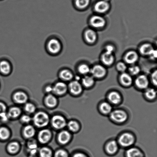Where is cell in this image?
Returning a JSON list of instances; mask_svg holds the SVG:
<instances>
[{
	"label": "cell",
	"instance_id": "1",
	"mask_svg": "<svg viewBox=\"0 0 157 157\" xmlns=\"http://www.w3.org/2000/svg\"><path fill=\"white\" fill-rule=\"evenodd\" d=\"M47 53L52 56L60 54L63 50V44L60 40L56 37H52L47 40L45 44Z\"/></svg>",
	"mask_w": 157,
	"mask_h": 157
},
{
	"label": "cell",
	"instance_id": "2",
	"mask_svg": "<svg viewBox=\"0 0 157 157\" xmlns=\"http://www.w3.org/2000/svg\"><path fill=\"white\" fill-rule=\"evenodd\" d=\"M49 117L47 114L44 112H39L34 115L33 118L35 125L39 127H45L49 122Z\"/></svg>",
	"mask_w": 157,
	"mask_h": 157
},
{
	"label": "cell",
	"instance_id": "3",
	"mask_svg": "<svg viewBox=\"0 0 157 157\" xmlns=\"http://www.w3.org/2000/svg\"><path fill=\"white\" fill-rule=\"evenodd\" d=\"M110 118L115 122L123 123L127 121L128 115L124 110H116L111 112Z\"/></svg>",
	"mask_w": 157,
	"mask_h": 157
},
{
	"label": "cell",
	"instance_id": "4",
	"mask_svg": "<svg viewBox=\"0 0 157 157\" xmlns=\"http://www.w3.org/2000/svg\"><path fill=\"white\" fill-rule=\"evenodd\" d=\"M135 138L133 135L128 133H123L118 139L120 145L124 147H130L133 144Z\"/></svg>",
	"mask_w": 157,
	"mask_h": 157
},
{
	"label": "cell",
	"instance_id": "5",
	"mask_svg": "<svg viewBox=\"0 0 157 157\" xmlns=\"http://www.w3.org/2000/svg\"><path fill=\"white\" fill-rule=\"evenodd\" d=\"M90 73L94 78H101L105 76L107 70L104 66L97 64L90 69Z\"/></svg>",
	"mask_w": 157,
	"mask_h": 157
},
{
	"label": "cell",
	"instance_id": "6",
	"mask_svg": "<svg viewBox=\"0 0 157 157\" xmlns=\"http://www.w3.org/2000/svg\"><path fill=\"white\" fill-rule=\"evenodd\" d=\"M89 22L92 27L96 29L102 28L105 26L106 21L103 17L98 15H94L90 18Z\"/></svg>",
	"mask_w": 157,
	"mask_h": 157
},
{
	"label": "cell",
	"instance_id": "7",
	"mask_svg": "<svg viewBox=\"0 0 157 157\" xmlns=\"http://www.w3.org/2000/svg\"><path fill=\"white\" fill-rule=\"evenodd\" d=\"M13 66L11 63L7 59L0 61V73L5 76L10 75L12 72Z\"/></svg>",
	"mask_w": 157,
	"mask_h": 157
},
{
	"label": "cell",
	"instance_id": "8",
	"mask_svg": "<svg viewBox=\"0 0 157 157\" xmlns=\"http://www.w3.org/2000/svg\"><path fill=\"white\" fill-rule=\"evenodd\" d=\"M110 5L108 2L101 0L98 2L94 6L95 12L98 13H106L110 9Z\"/></svg>",
	"mask_w": 157,
	"mask_h": 157
},
{
	"label": "cell",
	"instance_id": "9",
	"mask_svg": "<svg viewBox=\"0 0 157 157\" xmlns=\"http://www.w3.org/2000/svg\"><path fill=\"white\" fill-rule=\"evenodd\" d=\"M52 124L55 128L60 129L65 127L67 125V122L63 117L60 115H56L52 118Z\"/></svg>",
	"mask_w": 157,
	"mask_h": 157
},
{
	"label": "cell",
	"instance_id": "10",
	"mask_svg": "<svg viewBox=\"0 0 157 157\" xmlns=\"http://www.w3.org/2000/svg\"><path fill=\"white\" fill-rule=\"evenodd\" d=\"M135 84L140 89H147L149 84L148 78L145 75H140L135 79Z\"/></svg>",
	"mask_w": 157,
	"mask_h": 157
},
{
	"label": "cell",
	"instance_id": "11",
	"mask_svg": "<svg viewBox=\"0 0 157 157\" xmlns=\"http://www.w3.org/2000/svg\"><path fill=\"white\" fill-rule=\"evenodd\" d=\"M84 38L86 42L89 44H93L96 42L98 35L95 30L92 29H88L84 32Z\"/></svg>",
	"mask_w": 157,
	"mask_h": 157
},
{
	"label": "cell",
	"instance_id": "12",
	"mask_svg": "<svg viewBox=\"0 0 157 157\" xmlns=\"http://www.w3.org/2000/svg\"><path fill=\"white\" fill-rule=\"evenodd\" d=\"M139 59V55L134 51H130L126 53L124 56V60L127 63L133 64L138 61Z\"/></svg>",
	"mask_w": 157,
	"mask_h": 157
},
{
	"label": "cell",
	"instance_id": "13",
	"mask_svg": "<svg viewBox=\"0 0 157 157\" xmlns=\"http://www.w3.org/2000/svg\"><path fill=\"white\" fill-rule=\"evenodd\" d=\"M101 62L105 65L110 66L115 61V57L113 53L105 52L101 56Z\"/></svg>",
	"mask_w": 157,
	"mask_h": 157
},
{
	"label": "cell",
	"instance_id": "14",
	"mask_svg": "<svg viewBox=\"0 0 157 157\" xmlns=\"http://www.w3.org/2000/svg\"><path fill=\"white\" fill-rule=\"evenodd\" d=\"M69 88L71 92L74 95H78L82 90V86L79 82L76 80L71 82L69 84Z\"/></svg>",
	"mask_w": 157,
	"mask_h": 157
},
{
	"label": "cell",
	"instance_id": "15",
	"mask_svg": "<svg viewBox=\"0 0 157 157\" xmlns=\"http://www.w3.org/2000/svg\"><path fill=\"white\" fill-rule=\"evenodd\" d=\"M67 86L65 83L59 82L53 87V92L57 94L61 95L65 94L67 90Z\"/></svg>",
	"mask_w": 157,
	"mask_h": 157
},
{
	"label": "cell",
	"instance_id": "16",
	"mask_svg": "<svg viewBox=\"0 0 157 157\" xmlns=\"http://www.w3.org/2000/svg\"><path fill=\"white\" fill-rule=\"evenodd\" d=\"M154 50L153 45L149 43L143 44L139 48L140 53L141 54L146 56H150Z\"/></svg>",
	"mask_w": 157,
	"mask_h": 157
},
{
	"label": "cell",
	"instance_id": "17",
	"mask_svg": "<svg viewBox=\"0 0 157 157\" xmlns=\"http://www.w3.org/2000/svg\"><path fill=\"white\" fill-rule=\"evenodd\" d=\"M58 74L61 79L65 81H71L73 79L74 77L71 71L67 68L61 69Z\"/></svg>",
	"mask_w": 157,
	"mask_h": 157
},
{
	"label": "cell",
	"instance_id": "18",
	"mask_svg": "<svg viewBox=\"0 0 157 157\" xmlns=\"http://www.w3.org/2000/svg\"><path fill=\"white\" fill-rule=\"evenodd\" d=\"M51 137V133L48 130L44 129L41 130L38 134V140L42 144H46L48 142Z\"/></svg>",
	"mask_w": 157,
	"mask_h": 157
},
{
	"label": "cell",
	"instance_id": "19",
	"mask_svg": "<svg viewBox=\"0 0 157 157\" xmlns=\"http://www.w3.org/2000/svg\"><path fill=\"white\" fill-rule=\"evenodd\" d=\"M120 81L121 84L125 86L131 85L133 82V78L130 74L125 73H121L120 76Z\"/></svg>",
	"mask_w": 157,
	"mask_h": 157
},
{
	"label": "cell",
	"instance_id": "20",
	"mask_svg": "<svg viewBox=\"0 0 157 157\" xmlns=\"http://www.w3.org/2000/svg\"><path fill=\"white\" fill-rule=\"evenodd\" d=\"M118 146L116 141L112 140L110 141L106 146V150L110 155L114 154L118 150Z\"/></svg>",
	"mask_w": 157,
	"mask_h": 157
},
{
	"label": "cell",
	"instance_id": "21",
	"mask_svg": "<svg viewBox=\"0 0 157 157\" xmlns=\"http://www.w3.org/2000/svg\"><path fill=\"white\" fill-rule=\"evenodd\" d=\"M109 101L113 104H118L121 102V97L118 92L115 91L111 92L108 96Z\"/></svg>",
	"mask_w": 157,
	"mask_h": 157
},
{
	"label": "cell",
	"instance_id": "22",
	"mask_svg": "<svg viewBox=\"0 0 157 157\" xmlns=\"http://www.w3.org/2000/svg\"><path fill=\"white\" fill-rule=\"evenodd\" d=\"M14 98L16 102L18 104H24L27 102L28 97L24 92H18L15 94Z\"/></svg>",
	"mask_w": 157,
	"mask_h": 157
},
{
	"label": "cell",
	"instance_id": "23",
	"mask_svg": "<svg viewBox=\"0 0 157 157\" xmlns=\"http://www.w3.org/2000/svg\"><path fill=\"white\" fill-rule=\"evenodd\" d=\"M70 139V134L67 131H63L61 132L58 136V140L61 144H67Z\"/></svg>",
	"mask_w": 157,
	"mask_h": 157
},
{
	"label": "cell",
	"instance_id": "24",
	"mask_svg": "<svg viewBox=\"0 0 157 157\" xmlns=\"http://www.w3.org/2000/svg\"><path fill=\"white\" fill-rule=\"evenodd\" d=\"M20 150V146L18 143L13 142L9 144L7 147V151L9 154L15 155Z\"/></svg>",
	"mask_w": 157,
	"mask_h": 157
},
{
	"label": "cell",
	"instance_id": "25",
	"mask_svg": "<svg viewBox=\"0 0 157 157\" xmlns=\"http://www.w3.org/2000/svg\"><path fill=\"white\" fill-rule=\"evenodd\" d=\"M127 157H143V155L140 151L135 147L129 149L126 153Z\"/></svg>",
	"mask_w": 157,
	"mask_h": 157
},
{
	"label": "cell",
	"instance_id": "26",
	"mask_svg": "<svg viewBox=\"0 0 157 157\" xmlns=\"http://www.w3.org/2000/svg\"><path fill=\"white\" fill-rule=\"evenodd\" d=\"M83 85L86 87H90L93 85L95 82L94 78L92 76L86 75L83 78L82 80Z\"/></svg>",
	"mask_w": 157,
	"mask_h": 157
},
{
	"label": "cell",
	"instance_id": "27",
	"mask_svg": "<svg viewBox=\"0 0 157 157\" xmlns=\"http://www.w3.org/2000/svg\"><path fill=\"white\" fill-rule=\"evenodd\" d=\"M38 155L39 157H53V154L50 148L43 147L38 152Z\"/></svg>",
	"mask_w": 157,
	"mask_h": 157
},
{
	"label": "cell",
	"instance_id": "28",
	"mask_svg": "<svg viewBox=\"0 0 157 157\" xmlns=\"http://www.w3.org/2000/svg\"><path fill=\"white\" fill-rule=\"evenodd\" d=\"M35 130L33 126L28 125L25 128L24 134L26 138H31L34 136Z\"/></svg>",
	"mask_w": 157,
	"mask_h": 157
},
{
	"label": "cell",
	"instance_id": "29",
	"mask_svg": "<svg viewBox=\"0 0 157 157\" xmlns=\"http://www.w3.org/2000/svg\"><path fill=\"white\" fill-rule=\"evenodd\" d=\"M100 109L103 113L108 114L112 112V107L111 104L108 102H104L101 103L100 105Z\"/></svg>",
	"mask_w": 157,
	"mask_h": 157
},
{
	"label": "cell",
	"instance_id": "30",
	"mask_svg": "<svg viewBox=\"0 0 157 157\" xmlns=\"http://www.w3.org/2000/svg\"><path fill=\"white\" fill-rule=\"evenodd\" d=\"M90 0H75V5L78 9H86L90 4Z\"/></svg>",
	"mask_w": 157,
	"mask_h": 157
},
{
	"label": "cell",
	"instance_id": "31",
	"mask_svg": "<svg viewBox=\"0 0 157 157\" xmlns=\"http://www.w3.org/2000/svg\"><path fill=\"white\" fill-rule=\"evenodd\" d=\"M90 68L87 64L82 63L78 66V71L81 75H86L90 73Z\"/></svg>",
	"mask_w": 157,
	"mask_h": 157
},
{
	"label": "cell",
	"instance_id": "32",
	"mask_svg": "<svg viewBox=\"0 0 157 157\" xmlns=\"http://www.w3.org/2000/svg\"><path fill=\"white\" fill-rule=\"evenodd\" d=\"M46 103L49 107H55L57 104L56 98L53 95H49L46 98Z\"/></svg>",
	"mask_w": 157,
	"mask_h": 157
},
{
	"label": "cell",
	"instance_id": "33",
	"mask_svg": "<svg viewBox=\"0 0 157 157\" xmlns=\"http://www.w3.org/2000/svg\"><path fill=\"white\" fill-rule=\"evenodd\" d=\"M21 111L19 108L17 107L12 108L9 110L8 115L11 118H16L21 114Z\"/></svg>",
	"mask_w": 157,
	"mask_h": 157
},
{
	"label": "cell",
	"instance_id": "34",
	"mask_svg": "<svg viewBox=\"0 0 157 157\" xmlns=\"http://www.w3.org/2000/svg\"><path fill=\"white\" fill-rule=\"evenodd\" d=\"M145 95L149 99H154L156 96V91L153 88L147 89L145 92Z\"/></svg>",
	"mask_w": 157,
	"mask_h": 157
},
{
	"label": "cell",
	"instance_id": "35",
	"mask_svg": "<svg viewBox=\"0 0 157 157\" xmlns=\"http://www.w3.org/2000/svg\"><path fill=\"white\" fill-rule=\"evenodd\" d=\"M67 127L71 131L73 132H77L79 128V124L76 121H69Z\"/></svg>",
	"mask_w": 157,
	"mask_h": 157
},
{
	"label": "cell",
	"instance_id": "36",
	"mask_svg": "<svg viewBox=\"0 0 157 157\" xmlns=\"http://www.w3.org/2000/svg\"><path fill=\"white\" fill-rule=\"evenodd\" d=\"M10 136V132L6 127L0 128V139L5 140L8 138Z\"/></svg>",
	"mask_w": 157,
	"mask_h": 157
},
{
	"label": "cell",
	"instance_id": "37",
	"mask_svg": "<svg viewBox=\"0 0 157 157\" xmlns=\"http://www.w3.org/2000/svg\"><path fill=\"white\" fill-rule=\"evenodd\" d=\"M129 74L133 76H136L138 75L140 71V69L138 66L133 65L129 67L128 69Z\"/></svg>",
	"mask_w": 157,
	"mask_h": 157
},
{
	"label": "cell",
	"instance_id": "38",
	"mask_svg": "<svg viewBox=\"0 0 157 157\" xmlns=\"http://www.w3.org/2000/svg\"><path fill=\"white\" fill-rule=\"evenodd\" d=\"M53 157H69L68 153L65 150H59L53 154Z\"/></svg>",
	"mask_w": 157,
	"mask_h": 157
},
{
	"label": "cell",
	"instance_id": "39",
	"mask_svg": "<svg viewBox=\"0 0 157 157\" xmlns=\"http://www.w3.org/2000/svg\"><path fill=\"white\" fill-rule=\"evenodd\" d=\"M25 110L29 113H32L35 112L36 108L34 105L31 103H28L25 104Z\"/></svg>",
	"mask_w": 157,
	"mask_h": 157
},
{
	"label": "cell",
	"instance_id": "40",
	"mask_svg": "<svg viewBox=\"0 0 157 157\" xmlns=\"http://www.w3.org/2000/svg\"><path fill=\"white\" fill-rule=\"evenodd\" d=\"M116 69L118 71L121 73H124L127 70V66L124 63L120 62L117 64Z\"/></svg>",
	"mask_w": 157,
	"mask_h": 157
},
{
	"label": "cell",
	"instance_id": "41",
	"mask_svg": "<svg viewBox=\"0 0 157 157\" xmlns=\"http://www.w3.org/2000/svg\"><path fill=\"white\" fill-rule=\"evenodd\" d=\"M38 145L36 143L33 141H30L28 145L29 152L37 150Z\"/></svg>",
	"mask_w": 157,
	"mask_h": 157
},
{
	"label": "cell",
	"instance_id": "42",
	"mask_svg": "<svg viewBox=\"0 0 157 157\" xmlns=\"http://www.w3.org/2000/svg\"><path fill=\"white\" fill-rule=\"evenodd\" d=\"M151 80L152 83L155 86H156L157 84V71L155 70L152 73L151 76Z\"/></svg>",
	"mask_w": 157,
	"mask_h": 157
},
{
	"label": "cell",
	"instance_id": "43",
	"mask_svg": "<svg viewBox=\"0 0 157 157\" xmlns=\"http://www.w3.org/2000/svg\"><path fill=\"white\" fill-rule=\"evenodd\" d=\"M6 113V107L4 103L0 101V117Z\"/></svg>",
	"mask_w": 157,
	"mask_h": 157
},
{
	"label": "cell",
	"instance_id": "44",
	"mask_svg": "<svg viewBox=\"0 0 157 157\" xmlns=\"http://www.w3.org/2000/svg\"><path fill=\"white\" fill-rule=\"evenodd\" d=\"M105 52L108 53H113L115 50V47L113 45L111 44H108L106 46L105 48Z\"/></svg>",
	"mask_w": 157,
	"mask_h": 157
},
{
	"label": "cell",
	"instance_id": "45",
	"mask_svg": "<svg viewBox=\"0 0 157 157\" xmlns=\"http://www.w3.org/2000/svg\"><path fill=\"white\" fill-rule=\"evenodd\" d=\"M21 120L23 122L25 123H28L31 121V118L29 115H24L21 117Z\"/></svg>",
	"mask_w": 157,
	"mask_h": 157
},
{
	"label": "cell",
	"instance_id": "46",
	"mask_svg": "<svg viewBox=\"0 0 157 157\" xmlns=\"http://www.w3.org/2000/svg\"><path fill=\"white\" fill-rule=\"evenodd\" d=\"M152 59H156L157 58V51L156 50H154V51L152 52V53L151 54L150 56Z\"/></svg>",
	"mask_w": 157,
	"mask_h": 157
},
{
	"label": "cell",
	"instance_id": "47",
	"mask_svg": "<svg viewBox=\"0 0 157 157\" xmlns=\"http://www.w3.org/2000/svg\"><path fill=\"white\" fill-rule=\"evenodd\" d=\"M72 157H87L82 153H78L75 154Z\"/></svg>",
	"mask_w": 157,
	"mask_h": 157
},
{
	"label": "cell",
	"instance_id": "48",
	"mask_svg": "<svg viewBox=\"0 0 157 157\" xmlns=\"http://www.w3.org/2000/svg\"><path fill=\"white\" fill-rule=\"evenodd\" d=\"M28 157H39L38 153L29 154Z\"/></svg>",
	"mask_w": 157,
	"mask_h": 157
},
{
	"label": "cell",
	"instance_id": "49",
	"mask_svg": "<svg viewBox=\"0 0 157 157\" xmlns=\"http://www.w3.org/2000/svg\"><path fill=\"white\" fill-rule=\"evenodd\" d=\"M46 91L47 92H53V87H51V86H48L46 87Z\"/></svg>",
	"mask_w": 157,
	"mask_h": 157
},
{
	"label": "cell",
	"instance_id": "50",
	"mask_svg": "<svg viewBox=\"0 0 157 157\" xmlns=\"http://www.w3.org/2000/svg\"><path fill=\"white\" fill-rule=\"evenodd\" d=\"M104 1H107V2H108L110 1V0H104Z\"/></svg>",
	"mask_w": 157,
	"mask_h": 157
}]
</instances>
